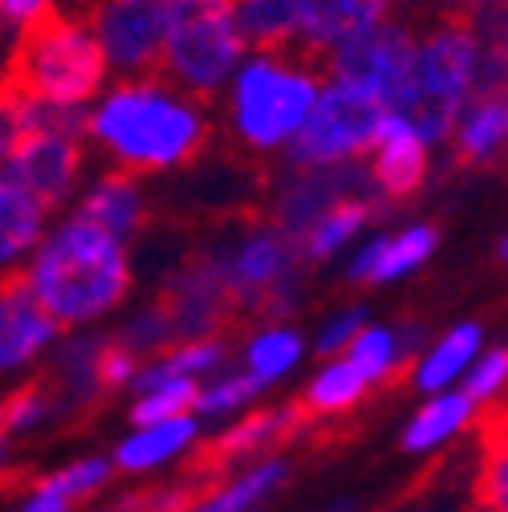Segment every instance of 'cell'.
<instances>
[{
    "instance_id": "1",
    "label": "cell",
    "mask_w": 508,
    "mask_h": 512,
    "mask_svg": "<svg viewBox=\"0 0 508 512\" xmlns=\"http://www.w3.org/2000/svg\"><path fill=\"white\" fill-rule=\"evenodd\" d=\"M86 135L114 159L118 171L155 175L196 159L212 135L200 98L183 94L167 78H122L94 98Z\"/></svg>"
},
{
    "instance_id": "2",
    "label": "cell",
    "mask_w": 508,
    "mask_h": 512,
    "mask_svg": "<svg viewBox=\"0 0 508 512\" xmlns=\"http://www.w3.org/2000/svg\"><path fill=\"white\" fill-rule=\"evenodd\" d=\"M25 285L57 326H90L131 293V252L98 224L70 216L33 248Z\"/></svg>"
},
{
    "instance_id": "3",
    "label": "cell",
    "mask_w": 508,
    "mask_h": 512,
    "mask_svg": "<svg viewBox=\"0 0 508 512\" xmlns=\"http://www.w3.org/2000/svg\"><path fill=\"white\" fill-rule=\"evenodd\" d=\"M326 74L297 49H248L224 86L232 139L252 155H285L305 126Z\"/></svg>"
},
{
    "instance_id": "4",
    "label": "cell",
    "mask_w": 508,
    "mask_h": 512,
    "mask_svg": "<svg viewBox=\"0 0 508 512\" xmlns=\"http://www.w3.org/2000/svg\"><path fill=\"white\" fill-rule=\"evenodd\" d=\"M484 37L472 21L448 17L415 37L407 78L391 102V114L407 122L431 147L448 143L460 110L480 94Z\"/></svg>"
},
{
    "instance_id": "5",
    "label": "cell",
    "mask_w": 508,
    "mask_h": 512,
    "mask_svg": "<svg viewBox=\"0 0 508 512\" xmlns=\"http://www.w3.org/2000/svg\"><path fill=\"white\" fill-rule=\"evenodd\" d=\"M106 74V57L90 25L82 17L45 13L21 29V45L5 82L57 106H90L106 90Z\"/></svg>"
},
{
    "instance_id": "6",
    "label": "cell",
    "mask_w": 508,
    "mask_h": 512,
    "mask_svg": "<svg viewBox=\"0 0 508 512\" xmlns=\"http://www.w3.org/2000/svg\"><path fill=\"white\" fill-rule=\"evenodd\" d=\"M248 41L232 17V0H171L159 49V70L171 86L200 102L224 94Z\"/></svg>"
},
{
    "instance_id": "7",
    "label": "cell",
    "mask_w": 508,
    "mask_h": 512,
    "mask_svg": "<svg viewBox=\"0 0 508 512\" xmlns=\"http://www.w3.org/2000/svg\"><path fill=\"white\" fill-rule=\"evenodd\" d=\"M391 110L370 98L366 90H354L346 82L326 78L317 94L305 126L297 131L293 147L285 151L293 171H334L354 167L370 155L378 131L387 126Z\"/></svg>"
},
{
    "instance_id": "8",
    "label": "cell",
    "mask_w": 508,
    "mask_h": 512,
    "mask_svg": "<svg viewBox=\"0 0 508 512\" xmlns=\"http://www.w3.org/2000/svg\"><path fill=\"white\" fill-rule=\"evenodd\" d=\"M224 273L236 297V309H265L269 317H285L301 301V277L305 265L297 256L293 236H285L277 224L252 228L236 240V248L224 256Z\"/></svg>"
},
{
    "instance_id": "9",
    "label": "cell",
    "mask_w": 508,
    "mask_h": 512,
    "mask_svg": "<svg viewBox=\"0 0 508 512\" xmlns=\"http://www.w3.org/2000/svg\"><path fill=\"white\" fill-rule=\"evenodd\" d=\"M415 29L403 25V21H383L374 25L350 41H342L338 49L326 53V78L334 82H346L354 90H366L370 98H378L387 110L407 78V66H411V53H415Z\"/></svg>"
},
{
    "instance_id": "10",
    "label": "cell",
    "mask_w": 508,
    "mask_h": 512,
    "mask_svg": "<svg viewBox=\"0 0 508 512\" xmlns=\"http://www.w3.org/2000/svg\"><path fill=\"white\" fill-rule=\"evenodd\" d=\"M171 0H98L90 33L106 57V70L139 78L159 66Z\"/></svg>"
},
{
    "instance_id": "11",
    "label": "cell",
    "mask_w": 508,
    "mask_h": 512,
    "mask_svg": "<svg viewBox=\"0 0 508 512\" xmlns=\"http://www.w3.org/2000/svg\"><path fill=\"white\" fill-rule=\"evenodd\" d=\"M439 248V228L427 220H411L391 232H366L346 252V281L362 289H383L415 277Z\"/></svg>"
},
{
    "instance_id": "12",
    "label": "cell",
    "mask_w": 508,
    "mask_h": 512,
    "mask_svg": "<svg viewBox=\"0 0 508 512\" xmlns=\"http://www.w3.org/2000/svg\"><path fill=\"white\" fill-rule=\"evenodd\" d=\"M163 309L171 313L179 338H204L216 334V326L236 309L224 256H196L187 261L175 281L163 289Z\"/></svg>"
},
{
    "instance_id": "13",
    "label": "cell",
    "mask_w": 508,
    "mask_h": 512,
    "mask_svg": "<svg viewBox=\"0 0 508 512\" xmlns=\"http://www.w3.org/2000/svg\"><path fill=\"white\" fill-rule=\"evenodd\" d=\"M305 411L297 403H281V407H252L244 415H236L232 423H224L216 431V439L208 443V468L216 472H232L244 464H257L277 456V447H285L289 439H297L305 431Z\"/></svg>"
},
{
    "instance_id": "14",
    "label": "cell",
    "mask_w": 508,
    "mask_h": 512,
    "mask_svg": "<svg viewBox=\"0 0 508 512\" xmlns=\"http://www.w3.org/2000/svg\"><path fill=\"white\" fill-rule=\"evenodd\" d=\"M0 175L17 183L21 191L49 212L70 196L82 179V143L78 139H61V135H29L5 163Z\"/></svg>"
},
{
    "instance_id": "15",
    "label": "cell",
    "mask_w": 508,
    "mask_h": 512,
    "mask_svg": "<svg viewBox=\"0 0 508 512\" xmlns=\"http://www.w3.org/2000/svg\"><path fill=\"white\" fill-rule=\"evenodd\" d=\"M362 171L370 179V191L383 204L411 200L431 175V143L391 114L387 126L378 131L370 155L362 159Z\"/></svg>"
},
{
    "instance_id": "16",
    "label": "cell",
    "mask_w": 508,
    "mask_h": 512,
    "mask_svg": "<svg viewBox=\"0 0 508 512\" xmlns=\"http://www.w3.org/2000/svg\"><path fill=\"white\" fill-rule=\"evenodd\" d=\"M358 191H370V179H366L362 163L334 167V171H293V179L281 187V196H277L273 224L285 236H297L326 208H334L346 196H358Z\"/></svg>"
},
{
    "instance_id": "17",
    "label": "cell",
    "mask_w": 508,
    "mask_h": 512,
    "mask_svg": "<svg viewBox=\"0 0 508 512\" xmlns=\"http://www.w3.org/2000/svg\"><path fill=\"white\" fill-rule=\"evenodd\" d=\"M488 346V334L480 322H456L448 330L431 334L419 354L407 366V378L419 395H435V391H456L468 378L472 362L480 358V350Z\"/></svg>"
},
{
    "instance_id": "18",
    "label": "cell",
    "mask_w": 508,
    "mask_h": 512,
    "mask_svg": "<svg viewBox=\"0 0 508 512\" xmlns=\"http://www.w3.org/2000/svg\"><path fill=\"white\" fill-rule=\"evenodd\" d=\"M57 322L37 305L25 277L0 281V370H17L57 342Z\"/></svg>"
},
{
    "instance_id": "19",
    "label": "cell",
    "mask_w": 508,
    "mask_h": 512,
    "mask_svg": "<svg viewBox=\"0 0 508 512\" xmlns=\"http://www.w3.org/2000/svg\"><path fill=\"white\" fill-rule=\"evenodd\" d=\"M484 423V411L456 387V391H435L423 395V403L411 411V419L399 431V447L407 456H439L448 452L456 439L476 431Z\"/></svg>"
},
{
    "instance_id": "20",
    "label": "cell",
    "mask_w": 508,
    "mask_h": 512,
    "mask_svg": "<svg viewBox=\"0 0 508 512\" xmlns=\"http://www.w3.org/2000/svg\"><path fill=\"white\" fill-rule=\"evenodd\" d=\"M378 208H383V200H378L374 191H358V196H346V200H338L334 208H326L305 232L293 236L301 265L309 269V265L342 261V256L370 232Z\"/></svg>"
},
{
    "instance_id": "21",
    "label": "cell",
    "mask_w": 508,
    "mask_h": 512,
    "mask_svg": "<svg viewBox=\"0 0 508 512\" xmlns=\"http://www.w3.org/2000/svg\"><path fill=\"white\" fill-rule=\"evenodd\" d=\"M423 342H427V334L415 322H374L370 317L342 358L362 374L370 391H378V387H387V382H395L399 374H407V366Z\"/></svg>"
},
{
    "instance_id": "22",
    "label": "cell",
    "mask_w": 508,
    "mask_h": 512,
    "mask_svg": "<svg viewBox=\"0 0 508 512\" xmlns=\"http://www.w3.org/2000/svg\"><path fill=\"white\" fill-rule=\"evenodd\" d=\"M285 480H289V460L269 456L257 464L220 472L216 484H204L192 492L183 512H257L285 488Z\"/></svg>"
},
{
    "instance_id": "23",
    "label": "cell",
    "mask_w": 508,
    "mask_h": 512,
    "mask_svg": "<svg viewBox=\"0 0 508 512\" xmlns=\"http://www.w3.org/2000/svg\"><path fill=\"white\" fill-rule=\"evenodd\" d=\"M204 435V423L196 415H175V419H159V423H143L114 447V468L126 476H147L159 472L175 460H187L196 452V443Z\"/></svg>"
},
{
    "instance_id": "24",
    "label": "cell",
    "mask_w": 508,
    "mask_h": 512,
    "mask_svg": "<svg viewBox=\"0 0 508 512\" xmlns=\"http://www.w3.org/2000/svg\"><path fill=\"white\" fill-rule=\"evenodd\" d=\"M399 0H305L301 21V53L326 57L342 41L383 25L395 17Z\"/></svg>"
},
{
    "instance_id": "25",
    "label": "cell",
    "mask_w": 508,
    "mask_h": 512,
    "mask_svg": "<svg viewBox=\"0 0 508 512\" xmlns=\"http://www.w3.org/2000/svg\"><path fill=\"white\" fill-rule=\"evenodd\" d=\"M305 358H309V338L293 322H281V317L257 326L240 342V370L257 378L265 391L289 382L305 366Z\"/></svg>"
},
{
    "instance_id": "26",
    "label": "cell",
    "mask_w": 508,
    "mask_h": 512,
    "mask_svg": "<svg viewBox=\"0 0 508 512\" xmlns=\"http://www.w3.org/2000/svg\"><path fill=\"white\" fill-rule=\"evenodd\" d=\"M74 216L98 224L102 232H110V236H118L126 244V240H131L143 228V220H147V196H143L139 175H131V171L98 175L90 183V191L78 200V212Z\"/></svg>"
},
{
    "instance_id": "27",
    "label": "cell",
    "mask_w": 508,
    "mask_h": 512,
    "mask_svg": "<svg viewBox=\"0 0 508 512\" xmlns=\"http://www.w3.org/2000/svg\"><path fill=\"white\" fill-rule=\"evenodd\" d=\"M448 143L464 163H496L508 151V90H480L460 110Z\"/></svg>"
},
{
    "instance_id": "28",
    "label": "cell",
    "mask_w": 508,
    "mask_h": 512,
    "mask_svg": "<svg viewBox=\"0 0 508 512\" xmlns=\"http://www.w3.org/2000/svg\"><path fill=\"white\" fill-rule=\"evenodd\" d=\"M370 395V387L362 382V374L338 354V358H322L317 370L305 378L297 407L305 411V419H346L350 411L362 407V399Z\"/></svg>"
},
{
    "instance_id": "29",
    "label": "cell",
    "mask_w": 508,
    "mask_h": 512,
    "mask_svg": "<svg viewBox=\"0 0 508 512\" xmlns=\"http://www.w3.org/2000/svg\"><path fill=\"white\" fill-rule=\"evenodd\" d=\"M232 17L248 41V49H297L301 53V21L305 0H232Z\"/></svg>"
},
{
    "instance_id": "30",
    "label": "cell",
    "mask_w": 508,
    "mask_h": 512,
    "mask_svg": "<svg viewBox=\"0 0 508 512\" xmlns=\"http://www.w3.org/2000/svg\"><path fill=\"white\" fill-rule=\"evenodd\" d=\"M476 452V508L480 512H508V411H488Z\"/></svg>"
},
{
    "instance_id": "31",
    "label": "cell",
    "mask_w": 508,
    "mask_h": 512,
    "mask_svg": "<svg viewBox=\"0 0 508 512\" xmlns=\"http://www.w3.org/2000/svg\"><path fill=\"white\" fill-rule=\"evenodd\" d=\"M45 240V208L0 175V269H13Z\"/></svg>"
},
{
    "instance_id": "32",
    "label": "cell",
    "mask_w": 508,
    "mask_h": 512,
    "mask_svg": "<svg viewBox=\"0 0 508 512\" xmlns=\"http://www.w3.org/2000/svg\"><path fill=\"white\" fill-rule=\"evenodd\" d=\"M261 395H265V387L252 374H244L240 366H224L220 374H212L208 382H200L196 419L200 423H232L236 415L257 407Z\"/></svg>"
},
{
    "instance_id": "33",
    "label": "cell",
    "mask_w": 508,
    "mask_h": 512,
    "mask_svg": "<svg viewBox=\"0 0 508 512\" xmlns=\"http://www.w3.org/2000/svg\"><path fill=\"white\" fill-rule=\"evenodd\" d=\"M196 395L200 382L192 378H159L151 387L135 391V407H131V423H159V419H175V415H196Z\"/></svg>"
},
{
    "instance_id": "34",
    "label": "cell",
    "mask_w": 508,
    "mask_h": 512,
    "mask_svg": "<svg viewBox=\"0 0 508 512\" xmlns=\"http://www.w3.org/2000/svg\"><path fill=\"white\" fill-rule=\"evenodd\" d=\"M460 391L488 415V411H496L504 399H508V342H500V346H484L480 350V358L472 362V370H468V378L460 382Z\"/></svg>"
},
{
    "instance_id": "35",
    "label": "cell",
    "mask_w": 508,
    "mask_h": 512,
    "mask_svg": "<svg viewBox=\"0 0 508 512\" xmlns=\"http://www.w3.org/2000/svg\"><path fill=\"white\" fill-rule=\"evenodd\" d=\"M110 476H114V464L106 456H86V460H74V464H66L61 472L45 476L37 488H45V492H53L61 500H70V504H78V500L102 492L110 484Z\"/></svg>"
},
{
    "instance_id": "36",
    "label": "cell",
    "mask_w": 508,
    "mask_h": 512,
    "mask_svg": "<svg viewBox=\"0 0 508 512\" xmlns=\"http://www.w3.org/2000/svg\"><path fill=\"white\" fill-rule=\"evenodd\" d=\"M370 322V309L366 305H338L330 309L322 322L313 330V354L317 358H338L346 354V346L358 338V330Z\"/></svg>"
},
{
    "instance_id": "37",
    "label": "cell",
    "mask_w": 508,
    "mask_h": 512,
    "mask_svg": "<svg viewBox=\"0 0 508 512\" xmlns=\"http://www.w3.org/2000/svg\"><path fill=\"white\" fill-rule=\"evenodd\" d=\"M118 342L143 358L147 350H167V346H175V342H179V334H175L171 313H167V309H163V301H159V305L139 309V313L131 317V322H126V330L118 334Z\"/></svg>"
},
{
    "instance_id": "38",
    "label": "cell",
    "mask_w": 508,
    "mask_h": 512,
    "mask_svg": "<svg viewBox=\"0 0 508 512\" xmlns=\"http://www.w3.org/2000/svg\"><path fill=\"white\" fill-rule=\"evenodd\" d=\"M143 358L135 350H126L118 338L110 342H98V354H94V374H98V387L102 391H114V387H131L135 374H139Z\"/></svg>"
},
{
    "instance_id": "39",
    "label": "cell",
    "mask_w": 508,
    "mask_h": 512,
    "mask_svg": "<svg viewBox=\"0 0 508 512\" xmlns=\"http://www.w3.org/2000/svg\"><path fill=\"white\" fill-rule=\"evenodd\" d=\"M192 492L196 488H187V484H151V488H139V492H126L106 512H183V504L192 500Z\"/></svg>"
},
{
    "instance_id": "40",
    "label": "cell",
    "mask_w": 508,
    "mask_h": 512,
    "mask_svg": "<svg viewBox=\"0 0 508 512\" xmlns=\"http://www.w3.org/2000/svg\"><path fill=\"white\" fill-rule=\"evenodd\" d=\"M17 90L0 78V163H5L29 135H25V122H21V106H17Z\"/></svg>"
},
{
    "instance_id": "41",
    "label": "cell",
    "mask_w": 508,
    "mask_h": 512,
    "mask_svg": "<svg viewBox=\"0 0 508 512\" xmlns=\"http://www.w3.org/2000/svg\"><path fill=\"white\" fill-rule=\"evenodd\" d=\"M0 415H5V427L25 431V427H37L49 415V399H45L41 387H21L9 403H0Z\"/></svg>"
},
{
    "instance_id": "42",
    "label": "cell",
    "mask_w": 508,
    "mask_h": 512,
    "mask_svg": "<svg viewBox=\"0 0 508 512\" xmlns=\"http://www.w3.org/2000/svg\"><path fill=\"white\" fill-rule=\"evenodd\" d=\"M45 13H53V0H0V17H5L9 25H17V29L41 21Z\"/></svg>"
},
{
    "instance_id": "43",
    "label": "cell",
    "mask_w": 508,
    "mask_h": 512,
    "mask_svg": "<svg viewBox=\"0 0 508 512\" xmlns=\"http://www.w3.org/2000/svg\"><path fill=\"white\" fill-rule=\"evenodd\" d=\"M480 37H484V45L504 61L508 66V0H500V9H496V25L492 29H480Z\"/></svg>"
},
{
    "instance_id": "44",
    "label": "cell",
    "mask_w": 508,
    "mask_h": 512,
    "mask_svg": "<svg viewBox=\"0 0 508 512\" xmlns=\"http://www.w3.org/2000/svg\"><path fill=\"white\" fill-rule=\"evenodd\" d=\"M74 504L70 500H61V496H53V492H45V488H37L25 504H21V512H70Z\"/></svg>"
},
{
    "instance_id": "45",
    "label": "cell",
    "mask_w": 508,
    "mask_h": 512,
    "mask_svg": "<svg viewBox=\"0 0 508 512\" xmlns=\"http://www.w3.org/2000/svg\"><path fill=\"white\" fill-rule=\"evenodd\" d=\"M326 512H362V508H358V500L338 496V500H330V504H326Z\"/></svg>"
},
{
    "instance_id": "46",
    "label": "cell",
    "mask_w": 508,
    "mask_h": 512,
    "mask_svg": "<svg viewBox=\"0 0 508 512\" xmlns=\"http://www.w3.org/2000/svg\"><path fill=\"white\" fill-rule=\"evenodd\" d=\"M496 256H500V265H508V232L500 236V244H496Z\"/></svg>"
},
{
    "instance_id": "47",
    "label": "cell",
    "mask_w": 508,
    "mask_h": 512,
    "mask_svg": "<svg viewBox=\"0 0 508 512\" xmlns=\"http://www.w3.org/2000/svg\"><path fill=\"white\" fill-rule=\"evenodd\" d=\"M0 427H5V415H0ZM0 456H5V443H0Z\"/></svg>"
},
{
    "instance_id": "48",
    "label": "cell",
    "mask_w": 508,
    "mask_h": 512,
    "mask_svg": "<svg viewBox=\"0 0 508 512\" xmlns=\"http://www.w3.org/2000/svg\"><path fill=\"white\" fill-rule=\"evenodd\" d=\"M472 512H480V508H472Z\"/></svg>"
}]
</instances>
